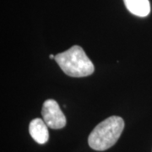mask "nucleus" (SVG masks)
I'll use <instances>...</instances> for the list:
<instances>
[{"instance_id": "nucleus-3", "label": "nucleus", "mask_w": 152, "mask_h": 152, "mask_svg": "<svg viewBox=\"0 0 152 152\" xmlns=\"http://www.w3.org/2000/svg\"><path fill=\"white\" fill-rule=\"evenodd\" d=\"M42 115L44 122L49 128L59 129L65 127V116L55 100L49 99L44 102L42 109Z\"/></svg>"}, {"instance_id": "nucleus-6", "label": "nucleus", "mask_w": 152, "mask_h": 152, "mask_svg": "<svg viewBox=\"0 0 152 152\" xmlns=\"http://www.w3.org/2000/svg\"><path fill=\"white\" fill-rule=\"evenodd\" d=\"M49 57H50V58H55V56L53 54H51Z\"/></svg>"}, {"instance_id": "nucleus-1", "label": "nucleus", "mask_w": 152, "mask_h": 152, "mask_svg": "<svg viewBox=\"0 0 152 152\" xmlns=\"http://www.w3.org/2000/svg\"><path fill=\"white\" fill-rule=\"evenodd\" d=\"M124 129V119L118 116H112L95 127L89 135L88 144L95 151H106L117 143Z\"/></svg>"}, {"instance_id": "nucleus-2", "label": "nucleus", "mask_w": 152, "mask_h": 152, "mask_svg": "<svg viewBox=\"0 0 152 152\" xmlns=\"http://www.w3.org/2000/svg\"><path fill=\"white\" fill-rule=\"evenodd\" d=\"M54 59L61 69L71 77L89 76L95 70L92 62L81 47L77 45L56 55Z\"/></svg>"}, {"instance_id": "nucleus-5", "label": "nucleus", "mask_w": 152, "mask_h": 152, "mask_svg": "<svg viewBox=\"0 0 152 152\" xmlns=\"http://www.w3.org/2000/svg\"><path fill=\"white\" fill-rule=\"evenodd\" d=\"M124 4L129 11L134 15L145 17L150 14L149 0H124Z\"/></svg>"}, {"instance_id": "nucleus-4", "label": "nucleus", "mask_w": 152, "mask_h": 152, "mask_svg": "<svg viewBox=\"0 0 152 152\" xmlns=\"http://www.w3.org/2000/svg\"><path fill=\"white\" fill-rule=\"evenodd\" d=\"M29 132L35 141L43 145L47 143L49 139V133L48 129V125L41 118L33 119L29 125Z\"/></svg>"}]
</instances>
